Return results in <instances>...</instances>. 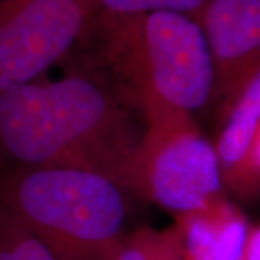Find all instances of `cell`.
Listing matches in <instances>:
<instances>
[{
  "instance_id": "cell-1",
  "label": "cell",
  "mask_w": 260,
  "mask_h": 260,
  "mask_svg": "<svg viewBox=\"0 0 260 260\" xmlns=\"http://www.w3.org/2000/svg\"><path fill=\"white\" fill-rule=\"evenodd\" d=\"M143 136L135 112L77 67L0 94V156L12 168L83 169L138 194Z\"/></svg>"
},
{
  "instance_id": "cell-2",
  "label": "cell",
  "mask_w": 260,
  "mask_h": 260,
  "mask_svg": "<svg viewBox=\"0 0 260 260\" xmlns=\"http://www.w3.org/2000/svg\"><path fill=\"white\" fill-rule=\"evenodd\" d=\"M74 67L100 80L143 123L213 103L215 67L198 19L178 12L85 18Z\"/></svg>"
},
{
  "instance_id": "cell-3",
  "label": "cell",
  "mask_w": 260,
  "mask_h": 260,
  "mask_svg": "<svg viewBox=\"0 0 260 260\" xmlns=\"http://www.w3.org/2000/svg\"><path fill=\"white\" fill-rule=\"evenodd\" d=\"M124 189L75 168H9L0 207L32 232L56 260H109L126 220Z\"/></svg>"
},
{
  "instance_id": "cell-4",
  "label": "cell",
  "mask_w": 260,
  "mask_h": 260,
  "mask_svg": "<svg viewBox=\"0 0 260 260\" xmlns=\"http://www.w3.org/2000/svg\"><path fill=\"white\" fill-rule=\"evenodd\" d=\"M214 143L192 114L169 110L145 121L138 162V194L175 217L203 208L225 195Z\"/></svg>"
},
{
  "instance_id": "cell-5",
  "label": "cell",
  "mask_w": 260,
  "mask_h": 260,
  "mask_svg": "<svg viewBox=\"0 0 260 260\" xmlns=\"http://www.w3.org/2000/svg\"><path fill=\"white\" fill-rule=\"evenodd\" d=\"M84 23L80 0H0V94L65 59Z\"/></svg>"
},
{
  "instance_id": "cell-6",
  "label": "cell",
  "mask_w": 260,
  "mask_h": 260,
  "mask_svg": "<svg viewBox=\"0 0 260 260\" xmlns=\"http://www.w3.org/2000/svg\"><path fill=\"white\" fill-rule=\"evenodd\" d=\"M215 67L218 119L260 67V0H208L198 16Z\"/></svg>"
},
{
  "instance_id": "cell-7",
  "label": "cell",
  "mask_w": 260,
  "mask_h": 260,
  "mask_svg": "<svg viewBox=\"0 0 260 260\" xmlns=\"http://www.w3.org/2000/svg\"><path fill=\"white\" fill-rule=\"evenodd\" d=\"M175 220L186 260H243L253 224L227 195Z\"/></svg>"
},
{
  "instance_id": "cell-8",
  "label": "cell",
  "mask_w": 260,
  "mask_h": 260,
  "mask_svg": "<svg viewBox=\"0 0 260 260\" xmlns=\"http://www.w3.org/2000/svg\"><path fill=\"white\" fill-rule=\"evenodd\" d=\"M218 120L220 127L214 146L227 186L242 167L260 124V67L246 80Z\"/></svg>"
},
{
  "instance_id": "cell-9",
  "label": "cell",
  "mask_w": 260,
  "mask_h": 260,
  "mask_svg": "<svg viewBox=\"0 0 260 260\" xmlns=\"http://www.w3.org/2000/svg\"><path fill=\"white\" fill-rule=\"evenodd\" d=\"M109 260H186L175 225L140 227L124 236Z\"/></svg>"
},
{
  "instance_id": "cell-10",
  "label": "cell",
  "mask_w": 260,
  "mask_h": 260,
  "mask_svg": "<svg viewBox=\"0 0 260 260\" xmlns=\"http://www.w3.org/2000/svg\"><path fill=\"white\" fill-rule=\"evenodd\" d=\"M208 0H80L85 18L99 15H142L178 12L198 19Z\"/></svg>"
},
{
  "instance_id": "cell-11",
  "label": "cell",
  "mask_w": 260,
  "mask_h": 260,
  "mask_svg": "<svg viewBox=\"0 0 260 260\" xmlns=\"http://www.w3.org/2000/svg\"><path fill=\"white\" fill-rule=\"evenodd\" d=\"M0 260H56L47 246L0 207Z\"/></svg>"
},
{
  "instance_id": "cell-12",
  "label": "cell",
  "mask_w": 260,
  "mask_h": 260,
  "mask_svg": "<svg viewBox=\"0 0 260 260\" xmlns=\"http://www.w3.org/2000/svg\"><path fill=\"white\" fill-rule=\"evenodd\" d=\"M225 188L244 200L254 198L260 194V124L242 167Z\"/></svg>"
},
{
  "instance_id": "cell-13",
  "label": "cell",
  "mask_w": 260,
  "mask_h": 260,
  "mask_svg": "<svg viewBox=\"0 0 260 260\" xmlns=\"http://www.w3.org/2000/svg\"><path fill=\"white\" fill-rule=\"evenodd\" d=\"M243 260H260V224H253Z\"/></svg>"
}]
</instances>
